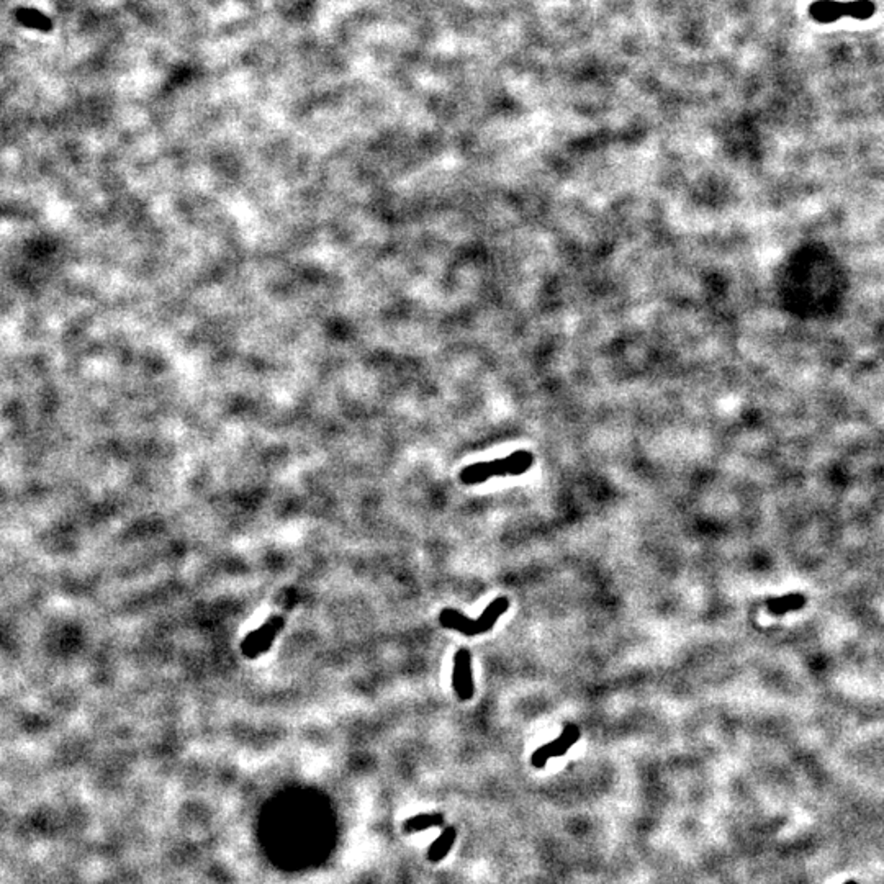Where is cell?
I'll return each mask as SVG.
<instances>
[{"instance_id": "1", "label": "cell", "mask_w": 884, "mask_h": 884, "mask_svg": "<svg viewBox=\"0 0 884 884\" xmlns=\"http://www.w3.org/2000/svg\"><path fill=\"white\" fill-rule=\"evenodd\" d=\"M534 464V455L527 450L512 452L505 459H496L491 462H479L462 469L459 479L464 485H477L490 480L491 477L522 475Z\"/></svg>"}, {"instance_id": "2", "label": "cell", "mask_w": 884, "mask_h": 884, "mask_svg": "<svg viewBox=\"0 0 884 884\" xmlns=\"http://www.w3.org/2000/svg\"><path fill=\"white\" fill-rule=\"evenodd\" d=\"M283 627L282 616H272L266 624L256 631L249 632L241 642V652L246 658H256L261 653H266Z\"/></svg>"}, {"instance_id": "3", "label": "cell", "mask_w": 884, "mask_h": 884, "mask_svg": "<svg viewBox=\"0 0 884 884\" xmlns=\"http://www.w3.org/2000/svg\"><path fill=\"white\" fill-rule=\"evenodd\" d=\"M580 737H582L580 728H577L575 724H568L555 740L539 747V749L532 754L531 756L532 766L537 770H542L551 759H557V756L565 755L567 751L570 750V747L580 740Z\"/></svg>"}, {"instance_id": "4", "label": "cell", "mask_w": 884, "mask_h": 884, "mask_svg": "<svg viewBox=\"0 0 884 884\" xmlns=\"http://www.w3.org/2000/svg\"><path fill=\"white\" fill-rule=\"evenodd\" d=\"M452 687L460 701L474 698V673H472V655L467 649H459L454 655V670H452Z\"/></svg>"}, {"instance_id": "5", "label": "cell", "mask_w": 884, "mask_h": 884, "mask_svg": "<svg viewBox=\"0 0 884 884\" xmlns=\"http://www.w3.org/2000/svg\"><path fill=\"white\" fill-rule=\"evenodd\" d=\"M508 608H510V599L508 598L500 596L493 599L489 606L485 608V611L480 614V618L475 619V636L490 632L498 619L508 611Z\"/></svg>"}, {"instance_id": "6", "label": "cell", "mask_w": 884, "mask_h": 884, "mask_svg": "<svg viewBox=\"0 0 884 884\" xmlns=\"http://www.w3.org/2000/svg\"><path fill=\"white\" fill-rule=\"evenodd\" d=\"M439 622L442 627L464 634L467 637L475 636V621H472L464 613L457 609H442L439 614Z\"/></svg>"}, {"instance_id": "7", "label": "cell", "mask_w": 884, "mask_h": 884, "mask_svg": "<svg viewBox=\"0 0 884 884\" xmlns=\"http://www.w3.org/2000/svg\"><path fill=\"white\" fill-rule=\"evenodd\" d=\"M811 17L819 23H832L835 20L847 17V2L837 0H819L811 5Z\"/></svg>"}, {"instance_id": "8", "label": "cell", "mask_w": 884, "mask_h": 884, "mask_svg": "<svg viewBox=\"0 0 884 884\" xmlns=\"http://www.w3.org/2000/svg\"><path fill=\"white\" fill-rule=\"evenodd\" d=\"M455 838H457L455 827H446V829L442 830V834L438 838H436V842H433V845L429 847L428 860L433 861V863H438L441 860H444V858L449 855V852H450L452 845H454Z\"/></svg>"}, {"instance_id": "9", "label": "cell", "mask_w": 884, "mask_h": 884, "mask_svg": "<svg viewBox=\"0 0 884 884\" xmlns=\"http://www.w3.org/2000/svg\"><path fill=\"white\" fill-rule=\"evenodd\" d=\"M806 604V598L804 594L799 593H791V594H785V596L780 598H773L768 599L766 603V608L771 614L775 616H781V614L791 613V611H797V609H802Z\"/></svg>"}, {"instance_id": "10", "label": "cell", "mask_w": 884, "mask_h": 884, "mask_svg": "<svg viewBox=\"0 0 884 884\" xmlns=\"http://www.w3.org/2000/svg\"><path fill=\"white\" fill-rule=\"evenodd\" d=\"M444 824V816L441 812H429V814H418L411 819L405 821L403 830L405 832H419L428 830L431 827H439Z\"/></svg>"}, {"instance_id": "11", "label": "cell", "mask_w": 884, "mask_h": 884, "mask_svg": "<svg viewBox=\"0 0 884 884\" xmlns=\"http://www.w3.org/2000/svg\"><path fill=\"white\" fill-rule=\"evenodd\" d=\"M873 13H875V4L871 0H853V2H847V17L868 20Z\"/></svg>"}, {"instance_id": "12", "label": "cell", "mask_w": 884, "mask_h": 884, "mask_svg": "<svg viewBox=\"0 0 884 884\" xmlns=\"http://www.w3.org/2000/svg\"><path fill=\"white\" fill-rule=\"evenodd\" d=\"M18 18L22 20L25 25H28L30 28H39V30H48L49 27V20L44 17L43 13L35 12V10H25L18 15Z\"/></svg>"}, {"instance_id": "13", "label": "cell", "mask_w": 884, "mask_h": 884, "mask_svg": "<svg viewBox=\"0 0 884 884\" xmlns=\"http://www.w3.org/2000/svg\"><path fill=\"white\" fill-rule=\"evenodd\" d=\"M845 884H857V883H855V881H848V883H845Z\"/></svg>"}]
</instances>
